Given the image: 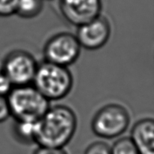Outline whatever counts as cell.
Instances as JSON below:
<instances>
[{
    "instance_id": "cell-1",
    "label": "cell",
    "mask_w": 154,
    "mask_h": 154,
    "mask_svg": "<svg viewBox=\"0 0 154 154\" xmlns=\"http://www.w3.org/2000/svg\"><path fill=\"white\" fill-rule=\"evenodd\" d=\"M78 126L76 114L66 105L50 107L36 122L34 143L39 147L63 148L75 135Z\"/></svg>"
},
{
    "instance_id": "cell-2",
    "label": "cell",
    "mask_w": 154,
    "mask_h": 154,
    "mask_svg": "<svg viewBox=\"0 0 154 154\" xmlns=\"http://www.w3.org/2000/svg\"><path fill=\"white\" fill-rule=\"evenodd\" d=\"M6 97L11 116L18 121H38L50 108V101L30 85L14 87Z\"/></svg>"
},
{
    "instance_id": "cell-3",
    "label": "cell",
    "mask_w": 154,
    "mask_h": 154,
    "mask_svg": "<svg viewBox=\"0 0 154 154\" xmlns=\"http://www.w3.org/2000/svg\"><path fill=\"white\" fill-rule=\"evenodd\" d=\"M73 77L68 67L45 61L38 65L33 79L34 87L48 101H57L69 94Z\"/></svg>"
},
{
    "instance_id": "cell-4",
    "label": "cell",
    "mask_w": 154,
    "mask_h": 154,
    "mask_svg": "<svg viewBox=\"0 0 154 154\" xmlns=\"http://www.w3.org/2000/svg\"><path fill=\"white\" fill-rule=\"evenodd\" d=\"M130 121V114L124 106L111 103L101 108L93 116L91 129L96 136L112 139L123 135Z\"/></svg>"
},
{
    "instance_id": "cell-5",
    "label": "cell",
    "mask_w": 154,
    "mask_h": 154,
    "mask_svg": "<svg viewBox=\"0 0 154 154\" xmlns=\"http://www.w3.org/2000/svg\"><path fill=\"white\" fill-rule=\"evenodd\" d=\"M38 65L30 53L16 50L5 57L1 72L10 80L14 87L29 85L35 78Z\"/></svg>"
},
{
    "instance_id": "cell-6",
    "label": "cell",
    "mask_w": 154,
    "mask_h": 154,
    "mask_svg": "<svg viewBox=\"0 0 154 154\" xmlns=\"http://www.w3.org/2000/svg\"><path fill=\"white\" fill-rule=\"evenodd\" d=\"M81 47L75 35L60 32L45 43L43 53L45 61L68 67L77 61Z\"/></svg>"
},
{
    "instance_id": "cell-7",
    "label": "cell",
    "mask_w": 154,
    "mask_h": 154,
    "mask_svg": "<svg viewBox=\"0 0 154 154\" xmlns=\"http://www.w3.org/2000/svg\"><path fill=\"white\" fill-rule=\"evenodd\" d=\"M111 32L108 20L99 15L93 20L78 26L75 36L81 48L95 51L102 48L108 42Z\"/></svg>"
},
{
    "instance_id": "cell-8",
    "label": "cell",
    "mask_w": 154,
    "mask_h": 154,
    "mask_svg": "<svg viewBox=\"0 0 154 154\" xmlns=\"http://www.w3.org/2000/svg\"><path fill=\"white\" fill-rule=\"evenodd\" d=\"M60 8L65 19L77 27L101 15V0H60Z\"/></svg>"
},
{
    "instance_id": "cell-9",
    "label": "cell",
    "mask_w": 154,
    "mask_h": 154,
    "mask_svg": "<svg viewBox=\"0 0 154 154\" xmlns=\"http://www.w3.org/2000/svg\"><path fill=\"white\" fill-rule=\"evenodd\" d=\"M132 142L139 154H154V121L152 118L138 120L131 131Z\"/></svg>"
},
{
    "instance_id": "cell-10",
    "label": "cell",
    "mask_w": 154,
    "mask_h": 154,
    "mask_svg": "<svg viewBox=\"0 0 154 154\" xmlns=\"http://www.w3.org/2000/svg\"><path fill=\"white\" fill-rule=\"evenodd\" d=\"M44 0H17L15 14L24 19L37 17L43 9Z\"/></svg>"
},
{
    "instance_id": "cell-11",
    "label": "cell",
    "mask_w": 154,
    "mask_h": 154,
    "mask_svg": "<svg viewBox=\"0 0 154 154\" xmlns=\"http://www.w3.org/2000/svg\"><path fill=\"white\" fill-rule=\"evenodd\" d=\"M36 122L16 120L13 129L15 138L21 143H34Z\"/></svg>"
},
{
    "instance_id": "cell-12",
    "label": "cell",
    "mask_w": 154,
    "mask_h": 154,
    "mask_svg": "<svg viewBox=\"0 0 154 154\" xmlns=\"http://www.w3.org/2000/svg\"><path fill=\"white\" fill-rule=\"evenodd\" d=\"M111 154H139L130 137H123L111 147Z\"/></svg>"
},
{
    "instance_id": "cell-13",
    "label": "cell",
    "mask_w": 154,
    "mask_h": 154,
    "mask_svg": "<svg viewBox=\"0 0 154 154\" xmlns=\"http://www.w3.org/2000/svg\"><path fill=\"white\" fill-rule=\"evenodd\" d=\"M84 154H111V147L103 141H96L87 147Z\"/></svg>"
},
{
    "instance_id": "cell-14",
    "label": "cell",
    "mask_w": 154,
    "mask_h": 154,
    "mask_svg": "<svg viewBox=\"0 0 154 154\" xmlns=\"http://www.w3.org/2000/svg\"><path fill=\"white\" fill-rule=\"evenodd\" d=\"M17 0H0V17L15 14Z\"/></svg>"
},
{
    "instance_id": "cell-15",
    "label": "cell",
    "mask_w": 154,
    "mask_h": 154,
    "mask_svg": "<svg viewBox=\"0 0 154 154\" xmlns=\"http://www.w3.org/2000/svg\"><path fill=\"white\" fill-rule=\"evenodd\" d=\"M13 87L14 86L10 80L2 72H0V96L6 97Z\"/></svg>"
},
{
    "instance_id": "cell-16",
    "label": "cell",
    "mask_w": 154,
    "mask_h": 154,
    "mask_svg": "<svg viewBox=\"0 0 154 154\" xmlns=\"http://www.w3.org/2000/svg\"><path fill=\"white\" fill-rule=\"evenodd\" d=\"M11 116L7 97L0 96V123L8 120Z\"/></svg>"
},
{
    "instance_id": "cell-17",
    "label": "cell",
    "mask_w": 154,
    "mask_h": 154,
    "mask_svg": "<svg viewBox=\"0 0 154 154\" xmlns=\"http://www.w3.org/2000/svg\"><path fill=\"white\" fill-rule=\"evenodd\" d=\"M33 154H68L63 148H51V147H38Z\"/></svg>"
}]
</instances>
